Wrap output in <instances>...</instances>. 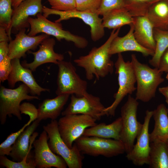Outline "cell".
Masks as SVG:
<instances>
[{
    "instance_id": "ab89813d",
    "label": "cell",
    "mask_w": 168,
    "mask_h": 168,
    "mask_svg": "<svg viewBox=\"0 0 168 168\" xmlns=\"http://www.w3.org/2000/svg\"><path fill=\"white\" fill-rule=\"evenodd\" d=\"M10 41V40L6 29L0 27V42Z\"/></svg>"
},
{
    "instance_id": "ba28073f",
    "label": "cell",
    "mask_w": 168,
    "mask_h": 168,
    "mask_svg": "<svg viewBox=\"0 0 168 168\" xmlns=\"http://www.w3.org/2000/svg\"><path fill=\"white\" fill-rule=\"evenodd\" d=\"M74 143L82 154L93 156L111 157L125 152L124 145L119 140L82 135Z\"/></svg>"
},
{
    "instance_id": "8992f818",
    "label": "cell",
    "mask_w": 168,
    "mask_h": 168,
    "mask_svg": "<svg viewBox=\"0 0 168 168\" xmlns=\"http://www.w3.org/2000/svg\"><path fill=\"white\" fill-rule=\"evenodd\" d=\"M138 105L135 98L128 95L127 101L121 108L122 128L120 140L123 143L127 154L132 149L135 140L142 127L143 124L138 121L137 119Z\"/></svg>"
},
{
    "instance_id": "4316f807",
    "label": "cell",
    "mask_w": 168,
    "mask_h": 168,
    "mask_svg": "<svg viewBox=\"0 0 168 168\" xmlns=\"http://www.w3.org/2000/svg\"><path fill=\"white\" fill-rule=\"evenodd\" d=\"M102 16L103 27L109 29H117L125 25H130L134 21V17L126 8L114 10Z\"/></svg>"
},
{
    "instance_id": "b9f144b4",
    "label": "cell",
    "mask_w": 168,
    "mask_h": 168,
    "mask_svg": "<svg viewBox=\"0 0 168 168\" xmlns=\"http://www.w3.org/2000/svg\"><path fill=\"white\" fill-rule=\"evenodd\" d=\"M24 0H12V5L13 9L16 7Z\"/></svg>"
},
{
    "instance_id": "f546056e",
    "label": "cell",
    "mask_w": 168,
    "mask_h": 168,
    "mask_svg": "<svg viewBox=\"0 0 168 168\" xmlns=\"http://www.w3.org/2000/svg\"><path fill=\"white\" fill-rule=\"evenodd\" d=\"M160 0H127L126 8L133 17L146 16L150 7Z\"/></svg>"
},
{
    "instance_id": "8fae6325",
    "label": "cell",
    "mask_w": 168,
    "mask_h": 168,
    "mask_svg": "<svg viewBox=\"0 0 168 168\" xmlns=\"http://www.w3.org/2000/svg\"><path fill=\"white\" fill-rule=\"evenodd\" d=\"M43 15L46 18L51 15L59 16V18L55 21L60 22L72 18H78L82 20L86 24L90 26L91 40L96 42L102 38L105 35V28L102 25V19L97 13L79 11L76 9L61 11L43 6Z\"/></svg>"
},
{
    "instance_id": "f1b7e54d",
    "label": "cell",
    "mask_w": 168,
    "mask_h": 168,
    "mask_svg": "<svg viewBox=\"0 0 168 168\" xmlns=\"http://www.w3.org/2000/svg\"><path fill=\"white\" fill-rule=\"evenodd\" d=\"M12 7V0H0V27L6 29L10 41L12 40L11 27L13 11Z\"/></svg>"
},
{
    "instance_id": "e0dca14e",
    "label": "cell",
    "mask_w": 168,
    "mask_h": 168,
    "mask_svg": "<svg viewBox=\"0 0 168 168\" xmlns=\"http://www.w3.org/2000/svg\"><path fill=\"white\" fill-rule=\"evenodd\" d=\"M41 121L36 119L20 134L12 147L9 156L13 161L19 162L26 157H32L30 152L34 140L38 136L35 132Z\"/></svg>"
},
{
    "instance_id": "7c38bea8",
    "label": "cell",
    "mask_w": 168,
    "mask_h": 168,
    "mask_svg": "<svg viewBox=\"0 0 168 168\" xmlns=\"http://www.w3.org/2000/svg\"><path fill=\"white\" fill-rule=\"evenodd\" d=\"M105 108L99 97L88 92L81 97L72 94L69 104L62 112L61 114L62 116L72 114L86 115L97 121L106 115L104 111Z\"/></svg>"
},
{
    "instance_id": "4fadbf2b",
    "label": "cell",
    "mask_w": 168,
    "mask_h": 168,
    "mask_svg": "<svg viewBox=\"0 0 168 168\" xmlns=\"http://www.w3.org/2000/svg\"><path fill=\"white\" fill-rule=\"evenodd\" d=\"M48 140L47 133L44 130L39 138L33 142L34 153L33 158L36 167L67 168V164L63 159L51 150L48 145Z\"/></svg>"
},
{
    "instance_id": "d6986e66",
    "label": "cell",
    "mask_w": 168,
    "mask_h": 168,
    "mask_svg": "<svg viewBox=\"0 0 168 168\" xmlns=\"http://www.w3.org/2000/svg\"><path fill=\"white\" fill-rule=\"evenodd\" d=\"M11 63L12 70L7 80L10 87L13 88L16 83L21 82L28 87L32 95L40 96L42 92L50 91L49 89L43 88L37 83L32 71L24 67L21 63L19 59H12Z\"/></svg>"
},
{
    "instance_id": "4dcf8cb0",
    "label": "cell",
    "mask_w": 168,
    "mask_h": 168,
    "mask_svg": "<svg viewBox=\"0 0 168 168\" xmlns=\"http://www.w3.org/2000/svg\"><path fill=\"white\" fill-rule=\"evenodd\" d=\"M35 120L30 118L29 120L18 131L11 133L0 145V156H9L12 147L20 134Z\"/></svg>"
},
{
    "instance_id": "7a4b0ae2",
    "label": "cell",
    "mask_w": 168,
    "mask_h": 168,
    "mask_svg": "<svg viewBox=\"0 0 168 168\" xmlns=\"http://www.w3.org/2000/svg\"><path fill=\"white\" fill-rule=\"evenodd\" d=\"M136 75L137 87L135 99L144 102H148L155 97L158 86L164 80L163 72L156 68H152L140 63L136 55L131 56Z\"/></svg>"
},
{
    "instance_id": "f35d334b",
    "label": "cell",
    "mask_w": 168,
    "mask_h": 168,
    "mask_svg": "<svg viewBox=\"0 0 168 168\" xmlns=\"http://www.w3.org/2000/svg\"><path fill=\"white\" fill-rule=\"evenodd\" d=\"M9 52V44L7 42H0V62L8 56Z\"/></svg>"
},
{
    "instance_id": "484cf974",
    "label": "cell",
    "mask_w": 168,
    "mask_h": 168,
    "mask_svg": "<svg viewBox=\"0 0 168 168\" xmlns=\"http://www.w3.org/2000/svg\"><path fill=\"white\" fill-rule=\"evenodd\" d=\"M149 165L152 168H168V143L157 140L150 143Z\"/></svg>"
},
{
    "instance_id": "e575fe53",
    "label": "cell",
    "mask_w": 168,
    "mask_h": 168,
    "mask_svg": "<svg viewBox=\"0 0 168 168\" xmlns=\"http://www.w3.org/2000/svg\"><path fill=\"white\" fill-rule=\"evenodd\" d=\"M51 8L57 11H68L76 9V0H48Z\"/></svg>"
},
{
    "instance_id": "9c48e42d",
    "label": "cell",
    "mask_w": 168,
    "mask_h": 168,
    "mask_svg": "<svg viewBox=\"0 0 168 168\" xmlns=\"http://www.w3.org/2000/svg\"><path fill=\"white\" fill-rule=\"evenodd\" d=\"M57 65V87L55 91L57 96L69 94L81 97L87 93V82L80 77L70 62L60 61Z\"/></svg>"
},
{
    "instance_id": "ac0fdd59",
    "label": "cell",
    "mask_w": 168,
    "mask_h": 168,
    "mask_svg": "<svg viewBox=\"0 0 168 168\" xmlns=\"http://www.w3.org/2000/svg\"><path fill=\"white\" fill-rule=\"evenodd\" d=\"M26 29L20 30L16 34L15 38L9 42L8 56L11 59L24 57L27 52L35 50L44 40L49 37V35L43 33L29 36L26 33Z\"/></svg>"
},
{
    "instance_id": "5b68a950",
    "label": "cell",
    "mask_w": 168,
    "mask_h": 168,
    "mask_svg": "<svg viewBox=\"0 0 168 168\" xmlns=\"http://www.w3.org/2000/svg\"><path fill=\"white\" fill-rule=\"evenodd\" d=\"M28 87L23 83L17 88L9 89L1 86L0 88V122L4 124L7 117L16 116L20 120L22 119L20 110L21 102L25 100H40L37 96L30 95Z\"/></svg>"
},
{
    "instance_id": "d4e9b609",
    "label": "cell",
    "mask_w": 168,
    "mask_h": 168,
    "mask_svg": "<svg viewBox=\"0 0 168 168\" xmlns=\"http://www.w3.org/2000/svg\"><path fill=\"white\" fill-rule=\"evenodd\" d=\"M146 16L154 28L167 30L168 27V0H160L149 8Z\"/></svg>"
},
{
    "instance_id": "277c9868",
    "label": "cell",
    "mask_w": 168,
    "mask_h": 168,
    "mask_svg": "<svg viewBox=\"0 0 168 168\" xmlns=\"http://www.w3.org/2000/svg\"><path fill=\"white\" fill-rule=\"evenodd\" d=\"M28 21L30 26V30L27 34L29 36H34L42 33L52 35L59 41L64 39L72 42L79 49H84L88 45V41L85 38L63 30L60 22L52 21L41 13L37 14L35 18L30 17Z\"/></svg>"
},
{
    "instance_id": "ffe728a7",
    "label": "cell",
    "mask_w": 168,
    "mask_h": 168,
    "mask_svg": "<svg viewBox=\"0 0 168 168\" xmlns=\"http://www.w3.org/2000/svg\"><path fill=\"white\" fill-rule=\"evenodd\" d=\"M128 33L123 37H116L110 45V53L112 55L126 51H135L141 53L144 56L153 55L154 52L141 45L136 40L133 35V23L129 25Z\"/></svg>"
},
{
    "instance_id": "44dd1931",
    "label": "cell",
    "mask_w": 168,
    "mask_h": 168,
    "mask_svg": "<svg viewBox=\"0 0 168 168\" xmlns=\"http://www.w3.org/2000/svg\"><path fill=\"white\" fill-rule=\"evenodd\" d=\"M133 35L137 42L143 47L154 52L156 43L154 37V27L146 16L134 17Z\"/></svg>"
},
{
    "instance_id": "cb8c5ba5",
    "label": "cell",
    "mask_w": 168,
    "mask_h": 168,
    "mask_svg": "<svg viewBox=\"0 0 168 168\" xmlns=\"http://www.w3.org/2000/svg\"><path fill=\"white\" fill-rule=\"evenodd\" d=\"M155 121L154 129L149 133L150 142L159 140L166 141L168 139V108L163 104L153 111Z\"/></svg>"
},
{
    "instance_id": "836d02e7",
    "label": "cell",
    "mask_w": 168,
    "mask_h": 168,
    "mask_svg": "<svg viewBox=\"0 0 168 168\" xmlns=\"http://www.w3.org/2000/svg\"><path fill=\"white\" fill-rule=\"evenodd\" d=\"M102 0H76V9L78 11L96 13Z\"/></svg>"
},
{
    "instance_id": "8d00e7d4",
    "label": "cell",
    "mask_w": 168,
    "mask_h": 168,
    "mask_svg": "<svg viewBox=\"0 0 168 168\" xmlns=\"http://www.w3.org/2000/svg\"><path fill=\"white\" fill-rule=\"evenodd\" d=\"M21 114H24L28 115L29 118L35 120L38 116V109L33 104L29 102H24L22 103L20 107Z\"/></svg>"
},
{
    "instance_id": "5bb4252c",
    "label": "cell",
    "mask_w": 168,
    "mask_h": 168,
    "mask_svg": "<svg viewBox=\"0 0 168 168\" xmlns=\"http://www.w3.org/2000/svg\"><path fill=\"white\" fill-rule=\"evenodd\" d=\"M153 111L147 110L141 132L132 150L127 154L126 157L135 165L142 166L149 163L150 151L149 127L152 117Z\"/></svg>"
},
{
    "instance_id": "ee69618b",
    "label": "cell",
    "mask_w": 168,
    "mask_h": 168,
    "mask_svg": "<svg viewBox=\"0 0 168 168\" xmlns=\"http://www.w3.org/2000/svg\"><path fill=\"white\" fill-rule=\"evenodd\" d=\"M168 143V139L166 141Z\"/></svg>"
},
{
    "instance_id": "7bdbcfd3",
    "label": "cell",
    "mask_w": 168,
    "mask_h": 168,
    "mask_svg": "<svg viewBox=\"0 0 168 168\" xmlns=\"http://www.w3.org/2000/svg\"><path fill=\"white\" fill-rule=\"evenodd\" d=\"M166 78L167 80H168V72H167V75L166 76Z\"/></svg>"
},
{
    "instance_id": "6da1fadb",
    "label": "cell",
    "mask_w": 168,
    "mask_h": 168,
    "mask_svg": "<svg viewBox=\"0 0 168 168\" xmlns=\"http://www.w3.org/2000/svg\"><path fill=\"white\" fill-rule=\"evenodd\" d=\"M120 29L113 30L102 45L98 47H93L87 54L74 60L77 66L84 69L88 80H92L94 76L96 80H99L113 73L114 63L110 58V47L113 40L118 35Z\"/></svg>"
},
{
    "instance_id": "f6af8a7d",
    "label": "cell",
    "mask_w": 168,
    "mask_h": 168,
    "mask_svg": "<svg viewBox=\"0 0 168 168\" xmlns=\"http://www.w3.org/2000/svg\"><path fill=\"white\" fill-rule=\"evenodd\" d=\"M167 30H168V28H167Z\"/></svg>"
},
{
    "instance_id": "9a60e30c",
    "label": "cell",
    "mask_w": 168,
    "mask_h": 168,
    "mask_svg": "<svg viewBox=\"0 0 168 168\" xmlns=\"http://www.w3.org/2000/svg\"><path fill=\"white\" fill-rule=\"evenodd\" d=\"M42 0H24L13 9L12 17V33L16 34L20 30L30 27L28 19L43 12Z\"/></svg>"
},
{
    "instance_id": "60d3db41",
    "label": "cell",
    "mask_w": 168,
    "mask_h": 168,
    "mask_svg": "<svg viewBox=\"0 0 168 168\" xmlns=\"http://www.w3.org/2000/svg\"><path fill=\"white\" fill-rule=\"evenodd\" d=\"M159 92L162 94L166 98V101L168 105V85L159 88Z\"/></svg>"
},
{
    "instance_id": "52a82bcc",
    "label": "cell",
    "mask_w": 168,
    "mask_h": 168,
    "mask_svg": "<svg viewBox=\"0 0 168 168\" xmlns=\"http://www.w3.org/2000/svg\"><path fill=\"white\" fill-rule=\"evenodd\" d=\"M47 133L49 146L54 153L61 156L69 168H82L84 156L74 143L69 148L61 138L58 128V121L51 120L43 126Z\"/></svg>"
},
{
    "instance_id": "74e56055",
    "label": "cell",
    "mask_w": 168,
    "mask_h": 168,
    "mask_svg": "<svg viewBox=\"0 0 168 168\" xmlns=\"http://www.w3.org/2000/svg\"><path fill=\"white\" fill-rule=\"evenodd\" d=\"M158 69L162 72H168V48L164 51L160 57Z\"/></svg>"
},
{
    "instance_id": "d590c367",
    "label": "cell",
    "mask_w": 168,
    "mask_h": 168,
    "mask_svg": "<svg viewBox=\"0 0 168 168\" xmlns=\"http://www.w3.org/2000/svg\"><path fill=\"white\" fill-rule=\"evenodd\" d=\"M12 59L8 56L0 62V82L7 80L12 70Z\"/></svg>"
},
{
    "instance_id": "7402d4cb",
    "label": "cell",
    "mask_w": 168,
    "mask_h": 168,
    "mask_svg": "<svg viewBox=\"0 0 168 168\" xmlns=\"http://www.w3.org/2000/svg\"><path fill=\"white\" fill-rule=\"evenodd\" d=\"M70 95L63 94L53 99H46L38 105L37 119L56 120L61 114Z\"/></svg>"
},
{
    "instance_id": "3957f363",
    "label": "cell",
    "mask_w": 168,
    "mask_h": 168,
    "mask_svg": "<svg viewBox=\"0 0 168 168\" xmlns=\"http://www.w3.org/2000/svg\"><path fill=\"white\" fill-rule=\"evenodd\" d=\"M114 67L115 73L118 76L119 88L114 95V102L104 110L107 116H114L116 109L124 98L128 94L131 95L136 90L135 86L136 75L131 61H125L121 53L119 54Z\"/></svg>"
},
{
    "instance_id": "1f68e13d",
    "label": "cell",
    "mask_w": 168,
    "mask_h": 168,
    "mask_svg": "<svg viewBox=\"0 0 168 168\" xmlns=\"http://www.w3.org/2000/svg\"><path fill=\"white\" fill-rule=\"evenodd\" d=\"M0 165L7 168H36L33 157H26L21 161L16 162L9 159L5 156H0Z\"/></svg>"
},
{
    "instance_id": "d6a6232c",
    "label": "cell",
    "mask_w": 168,
    "mask_h": 168,
    "mask_svg": "<svg viewBox=\"0 0 168 168\" xmlns=\"http://www.w3.org/2000/svg\"><path fill=\"white\" fill-rule=\"evenodd\" d=\"M127 0H102L96 13L103 16L109 12L126 8Z\"/></svg>"
},
{
    "instance_id": "2e32d148",
    "label": "cell",
    "mask_w": 168,
    "mask_h": 168,
    "mask_svg": "<svg viewBox=\"0 0 168 168\" xmlns=\"http://www.w3.org/2000/svg\"><path fill=\"white\" fill-rule=\"evenodd\" d=\"M55 44L54 39L48 37L45 39L39 45L38 50L36 52L28 51V53L33 55V61L30 63L25 61H22L21 65L32 72L35 71L38 67L46 63H52L57 65L59 61L63 60L64 57L63 54L54 51Z\"/></svg>"
},
{
    "instance_id": "30bf717a",
    "label": "cell",
    "mask_w": 168,
    "mask_h": 168,
    "mask_svg": "<svg viewBox=\"0 0 168 168\" xmlns=\"http://www.w3.org/2000/svg\"><path fill=\"white\" fill-rule=\"evenodd\" d=\"M96 121L90 116L83 114L63 116L58 121V130L63 140L72 148L73 142L82 135L86 129L96 124Z\"/></svg>"
},
{
    "instance_id": "83f0119b",
    "label": "cell",
    "mask_w": 168,
    "mask_h": 168,
    "mask_svg": "<svg viewBox=\"0 0 168 168\" xmlns=\"http://www.w3.org/2000/svg\"><path fill=\"white\" fill-rule=\"evenodd\" d=\"M153 35L156 48L153 55L149 63L155 68H158L160 57L168 48V30L154 28Z\"/></svg>"
},
{
    "instance_id": "603a6c76",
    "label": "cell",
    "mask_w": 168,
    "mask_h": 168,
    "mask_svg": "<svg viewBox=\"0 0 168 168\" xmlns=\"http://www.w3.org/2000/svg\"><path fill=\"white\" fill-rule=\"evenodd\" d=\"M121 128L122 119L119 117L110 124H107L104 123L97 124L87 128L82 135L120 140Z\"/></svg>"
}]
</instances>
